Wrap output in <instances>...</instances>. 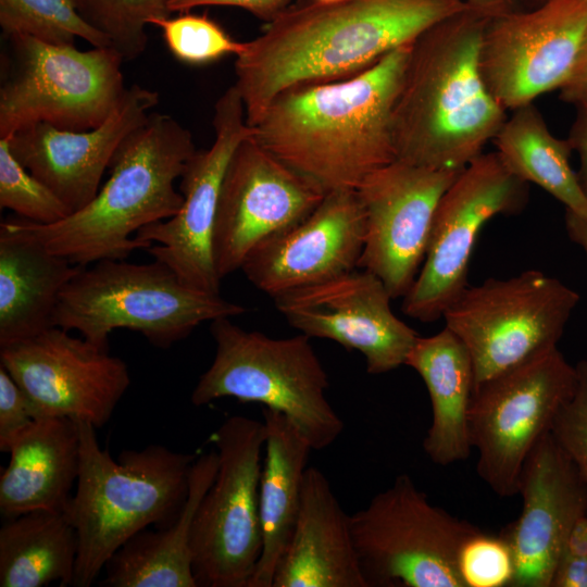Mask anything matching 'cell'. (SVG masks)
Wrapping results in <instances>:
<instances>
[{
    "instance_id": "cell-1",
    "label": "cell",
    "mask_w": 587,
    "mask_h": 587,
    "mask_svg": "<svg viewBox=\"0 0 587 587\" xmlns=\"http://www.w3.org/2000/svg\"><path fill=\"white\" fill-rule=\"evenodd\" d=\"M467 9L464 0H311L286 8L236 57L234 86L247 124L253 127L283 91L352 77Z\"/></svg>"
},
{
    "instance_id": "cell-2",
    "label": "cell",
    "mask_w": 587,
    "mask_h": 587,
    "mask_svg": "<svg viewBox=\"0 0 587 587\" xmlns=\"http://www.w3.org/2000/svg\"><path fill=\"white\" fill-rule=\"evenodd\" d=\"M411 46L352 77L283 91L252 127L253 137L325 195L357 190L396 161L392 111Z\"/></svg>"
},
{
    "instance_id": "cell-3",
    "label": "cell",
    "mask_w": 587,
    "mask_h": 587,
    "mask_svg": "<svg viewBox=\"0 0 587 587\" xmlns=\"http://www.w3.org/2000/svg\"><path fill=\"white\" fill-rule=\"evenodd\" d=\"M488 20L467 9L412 43L392 111L396 160L461 171L500 130L507 110L488 91L478 65Z\"/></svg>"
},
{
    "instance_id": "cell-4",
    "label": "cell",
    "mask_w": 587,
    "mask_h": 587,
    "mask_svg": "<svg viewBox=\"0 0 587 587\" xmlns=\"http://www.w3.org/2000/svg\"><path fill=\"white\" fill-rule=\"evenodd\" d=\"M196 151L185 126L168 114L151 112L121 142L109 164V179L86 207L50 225L22 217L4 222L75 265L125 260L143 249L132 237L135 232L179 212L184 198L175 180Z\"/></svg>"
},
{
    "instance_id": "cell-5",
    "label": "cell",
    "mask_w": 587,
    "mask_h": 587,
    "mask_svg": "<svg viewBox=\"0 0 587 587\" xmlns=\"http://www.w3.org/2000/svg\"><path fill=\"white\" fill-rule=\"evenodd\" d=\"M80 465L64 510L78 537L72 586L89 587L110 558L151 525L165 527L187 499L195 454L161 445L124 450L117 460L98 442L96 427L76 420Z\"/></svg>"
},
{
    "instance_id": "cell-6",
    "label": "cell",
    "mask_w": 587,
    "mask_h": 587,
    "mask_svg": "<svg viewBox=\"0 0 587 587\" xmlns=\"http://www.w3.org/2000/svg\"><path fill=\"white\" fill-rule=\"evenodd\" d=\"M245 312L221 295L186 286L161 261L135 264L105 259L82 266L65 285L52 324L77 330L105 349L110 334L120 328L138 332L152 346L166 349L203 322Z\"/></svg>"
},
{
    "instance_id": "cell-7",
    "label": "cell",
    "mask_w": 587,
    "mask_h": 587,
    "mask_svg": "<svg viewBox=\"0 0 587 587\" xmlns=\"http://www.w3.org/2000/svg\"><path fill=\"white\" fill-rule=\"evenodd\" d=\"M210 332L215 355L192 390L195 405L226 397L261 403L287 416L313 450L339 437L344 422L326 397L328 376L310 337L272 338L230 317L213 320Z\"/></svg>"
},
{
    "instance_id": "cell-8",
    "label": "cell",
    "mask_w": 587,
    "mask_h": 587,
    "mask_svg": "<svg viewBox=\"0 0 587 587\" xmlns=\"http://www.w3.org/2000/svg\"><path fill=\"white\" fill-rule=\"evenodd\" d=\"M0 138L35 123L67 130L100 126L127 87L121 54L112 47L82 51L27 35L4 36Z\"/></svg>"
},
{
    "instance_id": "cell-9",
    "label": "cell",
    "mask_w": 587,
    "mask_h": 587,
    "mask_svg": "<svg viewBox=\"0 0 587 587\" xmlns=\"http://www.w3.org/2000/svg\"><path fill=\"white\" fill-rule=\"evenodd\" d=\"M349 521L367 587H465L459 555L479 528L432 504L408 474Z\"/></svg>"
},
{
    "instance_id": "cell-10",
    "label": "cell",
    "mask_w": 587,
    "mask_h": 587,
    "mask_svg": "<svg viewBox=\"0 0 587 587\" xmlns=\"http://www.w3.org/2000/svg\"><path fill=\"white\" fill-rule=\"evenodd\" d=\"M578 301L575 290L538 270L469 286L442 319L470 353L474 390L557 348Z\"/></svg>"
},
{
    "instance_id": "cell-11",
    "label": "cell",
    "mask_w": 587,
    "mask_h": 587,
    "mask_svg": "<svg viewBox=\"0 0 587 587\" xmlns=\"http://www.w3.org/2000/svg\"><path fill=\"white\" fill-rule=\"evenodd\" d=\"M212 438L218 466L193 517V576L197 587H249L263 544L259 491L265 426L234 415Z\"/></svg>"
},
{
    "instance_id": "cell-12",
    "label": "cell",
    "mask_w": 587,
    "mask_h": 587,
    "mask_svg": "<svg viewBox=\"0 0 587 587\" xmlns=\"http://www.w3.org/2000/svg\"><path fill=\"white\" fill-rule=\"evenodd\" d=\"M576 382L575 365L557 347L473 391L469 436L478 453L476 471L499 497L517 495L526 459L551 432Z\"/></svg>"
},
{
    "instance_id": "cell-13",
    "label": "cell",
    "mask_w": 587,
    "mask_h": 587,
    "mask_svg": "<svg viewBox=\"0 0 587 587\" xmlns=\"http://www.w3.org/2000/svg\"><path fill=\"white\" fill-rule=\"evenodd\" d=\"M528 198V184L496 151L461 170L439 200L426 255L403 297L402 312L424 323L441 319L470 286V262L484 225L497 215L521 213Z\"/></svg>"
},
{
    "instance_id": "cell-14",
    "label": "cell",
    "mask_w": 587,
    "mask_h": 587,
    "mask_svg": "<svg viewBox=\"0 0 587 587\" xmlns=\"http://www.w3.org/2000/svg\"><path fill=\"white\" fill-rule=\"evenodd\" d=\"M212 123L214 141L189 158L179 177L184 198L179 212L141 227L134 238L186 286L220 295L213 234L221 186L235 149L253 132L234 85L217 99Z\"/></svg>"
},
{
    "instance_id": "cell-15",
    "label": "cell",
    "mask_w": 587,
    "mask_h": 587,
    "mask_svg": "<svg viewBox=\"0 0 587 587\" xmlns=\"http://www.w3.org/2000/svg\"><path fill=\"white\" fill-rule=\"evenodd\" d=\"M587 29V0H547L489 18L479 46L483 80L515 110L567 79Z\"/></svg>"
},
{
    "instance_id": "cell-16",
    "label": "cell",
    "mask_w": 587,
    "mask_h": 587,
    "mask_svg": "<svg viewBox=\"0 0 587 587\" xmlns=\"http://www.w3.org/2000/svg\"><path fill=\"white\" fill-rule=\"evenodd\" d=\"M325 193L253 137L235 149L222 182L213 258L220 278L241 268L261 242L303 221Z\"/></svg>"
},
{
    "instance_id": "cell-17",
    "label": "cell",
    "mask_w": 587,
    "mask_h": 587,
    "mask_svg": "<svg viewBox=\"0 0 587 587\" xmlns=\"http://www.w3.org/2000/svg\"><path fill=\"white\" fill-rule=\"evenodd\" d=\"M3 366L26 392L37 417L64 416L104 426L126 392V363L58 326L0 348Z\"/></svg>"
},
{
    "instance_id": "cell-18",
    "label": "cell",
    "mask_w": 587,
    "mask_h": 587,
    "mask_svg": "<svg viewBox=\"0 0 587 587\" xmlns=\"http://www.w3.org/2000/svg\"><path fill=\"white\" fill-rule=\"evenodd\" d=\"M460 171L394 161L358 187L365 215L359 267L376 275L391 298L404 297L424 262L440 198Z\"/></svg>"
},
{
    "instance_id": "cell-19",
    "label": "cell",
    "mask_w": 587,
    "mask_h": 587,
    "mask_svg": "<svg viewBox=\"0 0 587 587\" xmlns=\"http://www.w3.org/2000/svg\"><path fill=\"white\" fill-rule=\"evenodd\" d=\"M391 296L373 273L350 271L273 297L290 326L310 338L338 342L365 358L372 375L405 365L420 335L391 310Z\"/></svg>"
},
{
    "instance_id": "cell-20",
    "label": "cell",
    "mask_w": 587,
    "mask_h": 587,
    "mask_svg": "<svg viewBox=\"0 0 587 587\" xmlns=\"http://www.w3.org/2000/svg\"><path fill=\"white\" fill-rule=\"evenodd\" d=\"M365 215L357 190L325 195L300 223L257 246L241 270L272 298L359 267Z\"/></svg>"
},
{
    "instance_id": "cell-21",
    "label": "cell",
    "mask_w": 587,
    "mask_h": 587,
    "mask_svg": "<svg viewBox=\"0 0 587 587\" xmlns=\"http://www.w3.org/2000/svg\"><path fill=\"white\" fill-rule=\"evenodd\" d=\"M517 495L521 513L500 533L513 557L511 587H551L565 536L587 512V486L551 433L526 459Z\"/></svg>"
},
{
    "instance_id": "cell-22",
    "label": "cell",
    "mask_w": 587,
    "mask_h": 587,
    "mask_svg": "<svg viewBox=\"0 0 587 587\" xmlns=\"http://www.w3.org/2000/svg\"><path fill=\"white\" fill-rule=\"evenodd\" d=\"M158 103L157 91L133 84L96 128L78 132L35 123L7 139L15 159L74 213L96 197L116 149Z\"/></svg>"
},
{
    "instance_id": "cell-23",
    "label": "cell",
    "mask_w": 587,
    "mask_h": 587,
    "mask_svg": "<svg viewBox=\"0 0 587 587\" xmlns=\"http://www.w3.org/2000/svg\"><path fill=\"white\" fill-rule=\"evenodd\" d=\"M272 587H367L349 514L314 466L305 470L298 517Z\"/></svg>"
},
{
    "instance_id": "cell-24",
    "label": "cell",
    "mask_w": 587,
    "mask_h": 587,
    "mask_svg": "<svg viewBox=\"0 0 587 587\" xmlns=\"http://www.w3.org/2000/svg\"><path fill=\"white\" fill-rule=\"evenodd\" d=\"M0 476V512L7 519L36 511L64 512L80 465L77 421L42 416L12 445Z\"/></svg>"
},
{
    "instance_id": "cell-25",
    "label": "cell",
    "mask_w": 587,
    "mask_h": 587,
    "mask_svg": "<svg viewBox=\"0 0 587 587\" xmlns=\"http://www.w3.org/2000/svg\"><path fill=\"white\" fill-rule=\"evenodd\" d=\"M80 265L48 251L33 236L0 224V348L53 326L65 285Z\"/></svg>"
},
{
    "instance_id": "cell-26",
    "label": "cell",
    "mask_w": 587,
    "mask_h": 587,
    "mask_svg": "<svg viewBox=\"0 0 587 587\" xmlns=\"http://www.w3.org/2000/svg\"><path fill=\"white\" fill-rule=\"evenodd\" d=\"M217 451L192 463L189 489L177 519L158 530L148 528L126 541L107 562L105 587H197L192 571L191 528L201 499L215 478Z\"/></svg>"
},
{
    "instance_id": "cell-27",
    "label": "cell",
    "mask_w": 587,
    "mask_h": 587,
    "mask_svg": "<svg viewBox=\"0 0 587 587\" xmlns=\"http://www.w3.org/2000/svg\"><path fill=\"white\" fill-rule=\"evenodd\" d=\"M405 365L422 377L430 399L432 423L423 441L425 453L441 466L466 460L473 450L469 410L474 370L465 346L445 326L435 335L420 336Z\"/></svg>"
},
{
    "instance_id": "cell-28",
    "label": "cell",
    "mask_w": 587,
    "mask_h": 587,
    "mask_svg": "<svg viewBox=\"0 0 587 587\" xmlns=\"http://www.w3.org/2000/svg\"><path fill=\"white\" fill-rule=\"evenodd\" d=\"M265 426L260 476L262 552L249 587H272L278 562L290 540L301 503L307 463L313 450L283 413L262 410Z\"/></svg>"
},
{
    "instance_id": "cell-29",
    "label": "cell",
    "mask_w": 587,
    "mask_h": 587,
    "mask_svg": "<svg viewBox=\"0 0 587 587\" xmlns=\"http://www.w3.org/2000/svg\"><path fill=\"white\" fill-rule=\"evenodd\" d=\"M78 537L63 512L30 511L0 528V587L72 585Z\"/></svg>"
},
{
    "instance_id": "cell-30",
    "label": "cell",
    "mask_w": 587,
    "mask_h": 587,
    "mask_svg": "<svg viewBox=\"0 0 587 587\" xmlns=\"http://www.w3.org/2000/svg\"><path fill=\"white\" fill-rule=\"evenodd\" d=\"M492 141L511 173L539 186L565 210L587 216V198L570 164V142L551 133L534 102L513 110Z\"/></svg>"
},
{
    "instance_id": "cell-31",
    "label": "cell",
    "mask_w": 587,
    "mask_h": 587,
    "mask_svg": "<svg viewBox=\"0 0 587 587\" xmlns=\"http://www.w3.org/2000/svg\"><path fill=\"white\" fill-rule=\"evenodd\" d=\"M0 26L4 36L27 35L59 46H75L82 38L92 47H112L84 20L76 0H0Z\"/></svg>"
},
{
    "instance_id": "cell-32",
    "label": "cell",
    "mask_w": 587,
    "mask_h": 587,
    "mask_svg": "<svg viewBox=\"0 0 587 587\" xmlns=\"http://www.w3.org/2000/svg\"><path fill=\"white\" fill-rule=\"evenodd\" d=\"M84 20L103 34L125 61L147 48V27L171 15L165 0H76Z\"/></svg>"
},
{
    "instance_id": "cell-33",
    "label": "cell",
    "mask_w": 587,
    "mask_h": 587,
    "mask_svg": "<svg viewBox=\"0 0 587 587\" xmlns=\"http://www.w3.org/2000/svg\"><path fill=\"white\" fill-rule=\"evenodd\" d=\"M168 51L178 61L200 66L226 55L245 51L246 41L235 40L218 23L207 14L179 13L175 17L157 20Z\"/></svg>"
},
{
    "instance_id": "cell-34",
    "label": "cell",
    "mask_w": 587,
    "mask_h": 587,
    "mask_svg": "<svg viewBox=\"0 0 587 587\" xmlns=\"http://www.w3.org/2000/svg\"><path fill=\"white\" fill-rule=\"evenodd\" d=\"M0 207L43 225L60 222L73 213L46 184L15 159L7 138H0Z\"/></svg>"
},
{
    "instance_id": "cell-35",
    "label": "cell",
    "mask_w": 587,
    "mask_h": 587,
    "mask_svg": "<svg viewBox=\"0 0 587 587\" xmlns=\"http://www.w3.org/2000/svg\"><path fill=\"white\" fill-rule=\"evenodd\" d=\"M459 571L465 587H511L514 562L507 540L478 529L461 548Z\"/></svg>"
},
{
    "instance_id": "cell-36",
    "label": "cell",
    "mask_w": 587,
    "mask_h": 587,
    "mask_svg": "<svg viewBox=\"0 0 587 587\" xmlns=\"http://www.w3.org/2000/svg\"><path fill=\"white\" fill-rule=\"evenodd\" d=\"M575 367L574 394L557 414L550 433L587 486V361H579Z\"/></svg>"
},
{
    "instance_id": "cell-37",
    "label": "cell",
    "mask_w": 587,
    "mask_h": 587,
    "mask_svg": "<svg viewBox=\"0 0 587 587\" xmlns=\"http://www.w3.org/2000/svg\"><path fill=\"white\" fill-rule=\"evenodd\" d=\"M38 419L33 402L0 365V451L9 453L17 437Z\"/></svg>"
},
{
    "instance_id": "cell-38",
    "label": "cell",
    "mask_w": 587,
    "mask_h": 587,
    "mask_svg": "<svg viewBox=\"0 0 587 587\" xmlns=\"http://www.w3.org/2000/svg\"><path fill=\"white\" fill-rule=\"evenodd\" d=\"M291 0H165L170 13L189 12L204 5L241 8L266 23L283 12Z\"/></svg>"
},
{
    "instance_id": "cell-39",
    "label": "cell",
    "mask_w": 587,
    "mask_h": 587,
    "mask_svg": "<svg viewBox=\"0 0 587 587\" xmlns=\"http://www.w3.org/2000/svg\"><path fill=\"white\" fill-rule=\"evenodd\" d=\"M559 91L560 99L566 103L577 105L587 102V29L571 73Z\"/></svg>"
},
{
    "instance_id": "cell-40",
    "label": "cell",
    "mask_w": 587,
    "mask_h": 587,
    "mask_svg": "<svg viewBox=\"0 0 587 587\" xmlns=\"http://www.w3.org/2000/svg\"><path fill=\"white\" fill-rule=\"evenodd\" d=\"M576 116L569 133L567 140L579 160L576 172L579 185L587 198V102L576 105Z\"/></svg>"
},
{
    "instance_id": "cell-41",
    "label": "cell",
    "mask_w": 587,
    "mask_h": 587,
    "mask_svg": "<svg viewBox=\"0 0 587 587\" xmlns=\"http://www.w3.org/2000/svg\"><path fill=\"white\" fill-rule=\"evenodd\" d=\"M551 587H587V558L562 555L553 572Z\"/></svg>"
},
{
    "instance_id": "cell-42",
    "label": "cell",
    "mask_w": 587,
    "mask_h": 587,
    "mask_svg": "<svg viewBox=\"0 0 587 587\" xmlns=\"http://www.w3.org/2000/svg\"><path fill=\"white\" fill-rule=\"evenodd\" d=\"M562 555L587 558V512L577 517L569 529Z\"/></svg>"
},
{
    "instance_id": "cell-43",
    "label": "cell",
    "mask_w": 587,
    "mask_h": 587,
    "mask_svg": "<svg viewBox=\"0 0 587 587\" xmlns=\"http://www.w3.org/2000/svg\"><path fill=\"white\" fill-rule=\"evenodd\" d=\"M478 13L492 18L510 12L530 8L528 0H464Z\"/></svg>"
},
{
    "instance_id": "cell-44",
    "label": "cell",
    "mask_w": 587,
    "mask_h": 587,
    "mask_svg": "<svg viewBox=\"0 0 587 587\" xmlns=\"http://www.w3.org/2000/svg\"><path fill=\"white\" fill-rule=\"evenodd\" d=\"M564 223L570 239L584 250L587 258V216L565 210Z\"/></svg>"
},
{
    "instance_id": "cell-45",
    "label": "cell",
    "mask_w": 587,
    "mask_h": 587,
    "mask_svg": "<svg viewBox=\"0 0 587 587\" xmlns=\"http://www.w3.org/2000/svg\"><path fill=\"white\" fill-rule=\"evenodd\" d=\"M545 1H547V0H528V4H529V7H535V5L540 4V3L545 2Z\"/></svg>"
},
{
    "instance_id": "cell-46",
    "label": "cell",
    "mask_w": 587,
    "mask_h": 587,
    "mask_svg": "<svg viewBox=\"0 0 587 587\" xmlns=\"http://www.w3.org/2000/svg\"><path fill=\"white\" fill-rule=\"evenodd\" d=\"M319 1H322V2H335V1H339V0H319Z\"/></svg>"
}]
</instances>
